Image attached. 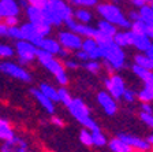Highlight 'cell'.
Listing matches in <instances>:
<instances>
[{
  "mask_svg": "<svg viewBox=\"0 0 153 152\" xmlns=\"http://www.w3.org/2000/svg\"><path fill=\"white\" fill-rule=\"evenodd\" d=\"M42 13L47 19V22L53 26H60L66 22L67 19L73 18V7L67 3L66 0H48Z\"/></svg>",
  "mask_w": 153,
  "mask_h": 152,
  "instance_id": "obj_1",
  "label": "cell"
},
{
  "mask_svg": "<svg viewBox=\"0 0 153 152\" xmlns=\"http://www.w3.org/2000/svg\"><path fill=\"white\" fill-rule=\"evenodd\" d=\"M96 10H97V14L101 16V19L115 25L116 28H122V29L130 28V21L127 19V15L123 13V10L116 3L102 1V3H99L96 6Z\"/></svg>",
  "mask_w": 153,
  "mask_h": 152,
  "instance_id": "obj_2",
  "label": "cell"
},
{
  "mask_svg": "<svg viewBox=\"0 0 153 152\" xmlns=\"http://www.w3.org/2000/svg\"><path fill=\"white\" fill-rule=\"evenodd\" d=\"M36 60H38V63L55 77L56 82L60 86H66L68 84V76H67V71L63 66V62L57 56H53V55L38 49Z\"/></svg>",
  "mask_w": 153,
  "mask_h": 152,
  "instance_id": "obj_3",
  "label": "cell"
},
{
  "mask_svg": "<svg viewBox=\"0 0 153 152\" xmlns=\"http://www.w3.org/2000/svg\"><path fill=\"white\" fill-rule=\"evenodd\" d=\"M101 49V59L104 60L105 69L108 70V73L112 74L114 71L122 70L126 64V54L124 49L115 44L114 41L104 44L100 47Z\"/></svg>",
  "mask_w": 153,
  "mask_h": 152,
  "instance_id": "obj_4",
  "label": "cell"
},
{
  "mask_svg": "<svg viewBox=\"0 0 153 152\" xmlns=\"http://www.w3.org/2000/svg\"><path fill=\"white\" fill-rule=\"evenodd\" d=\"M68 111H70L71 117L78 122L79 125H82L83 129H88V130H96L99 129V125L96 124V121L92 118L90 115V110L88 107L85 101L79 97H73L71 103L67 106Z\"/></svg>",
  "mask_w": 153,
  "mask_h": 152,
  "instance_id": "obj_5",
  "label": "cell"
},
{
  "mask_svg": "<svg viewBox=\"0 0 153 152\" xmlns=\"http://www.w3.org/2000/svg\"><path fill=\"white\" fill-rule=\"evenodd\" d=\"M14 51H15V55L18 56V63L21 66H29L37 58L38 48L26 40H19V41H15Z\"/></svg>",
  "mask_w": 153,
  "mask_h": 152,
  "instance_id": "obj_6",
  "label": "cell"
},
{
  "mask_svg": "<svg viewBox=\"0 0 153 152\" xmlns=\"http://www.w3.org/2000/svg\"><path fill=\"white\" fill-rule=\"evenodd\" d=\"M0 73L6 74V76L11 77L14 79L22 81V82H30L32 81V74L29 73V70L26 67L21 66L16 62H11V60H3L0 62Z\"/></svg>",
  "mask_w": 153,
  "mask_h": 152,
  "instance_id": "obj_7",
  "label": "cell"
},
{
  "mask_svg": "<svg viewBox=\"0 0 153 152\" xmlns=\"http://www.w3.org/2000/svg\"><path fill=\"white\" fill-rule=\"evenodd\" d=\"M56 40L59 41V44L63 49L68 51V52H76L78 49H81L83 38L81 36L75 34V33L70 32V30H60L57 33Z\"/></svg>",
  "mask_w": 153,
  "mask_h": 152,
  "instance_id": "obj_8",
  "label": "cell"
},
{
  "mask_svg": "<svg viewBox=\"0 0 153 152\" xmlns=\"http://www.w3.org/2000/svg\"><path fill=\"white\" fill-rule=\"evenodd\" d=\"M104 86L107 88V92H108L114 99H116V100L122 97L124 89L127 88L123 77L116 74V73L109 74V76L104 79Z\"/></svg>",
  "mask_w": 153,
  "mask_h": 152,
  "instance_id": "obj_9",
  "label": "cell"
},
{
  "mask_svg": "<svg viewBox=\"0 0 153 152\" xmlns=\"http://www.w3.org/2000/svg\"><path fill=\"white\" fill-rule=\"evenodd\" d=\"M30 151V145L26 139L21 136H14L13 139L3 141V144L0 145V152H29Z\"/></svg>",
  "mask_w": 153,
  "mask_h": 152,
  "instance_id": "obj_10",
  "label": "cell"
},
{
  "mask_svg": "<svg viewBox=\"0 0 153 152\" xmlns=\"http://www.w3.org/2000/svg\"><path fill=\"white\" fill-rule=\"evenodd\" d=\"M64 25H66L67 30H70V32L81 36L82 38L94 37V34H96V28H93L92 25H85V23L76 22L74 18L67 19L66 22H64Z\"/></svg>",
  "mask_w": 153,
  "mask_h": 152,
  "instance_id": "obj_11",
  "label": "cell"
},
{
  "mask_svg": "<svg viewBox=\"0 0 153 152\" xmlns=\"http://www.w3.org/2000/svg\"><path fill=\"white\" fill-rule=\"evenodd\" d=\"M97 103L107 115H115L118 112V100L114 99L107 91L97 93Z\"/></svg>",
  "mask_w": 153,
  "mask_h": 152,
  "instance_id": "obj_12",
  "label": "cell"
},
{
  "mask_svg": "<svg viewBox=\"0 0 153 152\" xmlns=\"http://www.w3.org/2000/svg\"><path fill=\"white\" fill-rule=\"evenodd\" d=\"M19 28H21V32H22L23 40L32 43V44H34L37 47L38 43L41 41V38H42L41 33L38 32L37 26L30 22H23L22 25H19Z\"/></svg>",
  "mask_w": 153,
  "mask_h": 152,
  "instance_id": "obj_13",
  "label": "cell"
},
{
  "mask_svg": "<svg viewBox=\"0 0 153 152\" xmlns=\"http://www.w3.org/2000/svg\"><path fill=\"white\" fill-rule=\"evenodd\" d=\"M118 137L120 140H123L124 143H127L133 149H137V151H141V152L150 151V145L145 139H141V137L133 136V134H127V133H122V134H119Z\"/></svg>",
  "mask_w": 153,
  "mask_h": 152,
  "instance_id": "obj_14",
  "label": "cell"
},
{
  "mask_svg": "<svg viewBox=\"0 0 153 152\" xmlns=\"http://www.w3.org/2000/svg\"><path fill=\"white\" fill-rule=\"evenodd\" d=\"M21 6L18 0H0V19L8 16H19Z\"/></svg>",
  "mask_w": 153,
  "mask_h": 152,
  "instance_id": "obj_15",
  "label": "cell"
},
{
  "mask_svg": "<svg viewBox=\"0 0 153 152\" xmlns=\"http://www.w3.org/2000/svg\"><path fill=\"white\" fill-rule=\"evenodd\" d=\"M81 49L88 54L89 59H94V60H100L101 59V49H100L99 44L96 43V40L93 37H86L82 40V45Z\"/></svg>",
  "mask_w": 153,
  "mask_h": 152,
  "instance_id": "obj_16",
  "label": "cell"
},
{
  "mask_svg": "<svg viewBox=\"0 0 153 152\" xmlns=\"http://www.w3.org/2000/svg\"><path fill=\"white\" fill-rule=\"evenodd\" d=\"M37 48L40 51L47 52V54L53 55V56H59V54H60V51H62V47H60V44H59V41H57L56 38L49 37V36L42 37L41 41L38 43Z\"/></svg>",
  "mask_w": 153,
  "mask_h": 152,
  "instance_id": "obj_17",
  "label": "cell"
},
{
  "mask_svg": "<svg viewBox=\"0 0 153 152\" xmlns=\"http://www.w3.org/2000/svg\"><path fill=\"white\" fill-rule=\"evenodd\" d=\"M30 92H32V96L36 99V101H37L38 104L41 106L45 112H48V114H55V108H56L55 107V103L52 100H49L45 95H42V93L40 92V89L33 88Z\"/></svg>",
  "mask_w": 153,
  "mask_h": 152,
  "instance_id": "obj_18",
  "label": "cell"
},
{
  "mask_svg": "<svg viewBox=\"0 0 153 152\" xmlns=\"http://www.w3.org/2000/svg\"><path fill=\"white\" fill-rule=\"evenodd\" d=\"M25 14H26V18H27V22L33 23V25H36V26L47 22V19H45L44 13H42L41 8L27 6V7L25 8ZM47 23H48V22H47Z\"/></svg>",
  "mask_w": 153,
  "mask_h": 152,
  "instance_id": "obj_19",
  "label": "cell"
},
{
  "mask_svg": "<svg viewBox=\"0 0 153 152\" xmlns=\"http://www.w3.org/2000/svg\"><path fill=\"white\" fill-rule=\"evenodd\" d=\"M152 40H150L148 36L145 34H140V33H133L131 32V47H134L138 52H145L148 48L152 44Z\"/></svg>",
  "mask_w": 153,
  "mask_h": 152,
  "instance_id": "obj_20",
  "label": "cell"
},
{
  "mask_svg": "<svg viewBox=\"0 0 153 152\" xmlns=\"http://www.w3.org/2000/svg\"><path fill=\"white\" fill-rule=\"evenodd\" d=\"M112 41L120 48H127L131 47V30L130 29H123V30H118L112 37Z\"/></svg>",
  "mask_w": 153,
  "mask_h": 152,
  "instance_id": "obj_21",
  "label": "cell"
},
{
  "mask_svg": "<svg viewBox=\"0 0 153 152\" xmlns=\"http://www.w3.org/2000/svg\"><path fill=\"white\" fill-rule=\"evenodd\" d=\"M73 18L79 23L90 25V22L93 21V13L89 8H74L73 10Z\"/></svg>",
  "mask_w": 153,
  "mask_h": 152,
  "instance_id": "obj_22",
  "label": "cell"
},
{
  "mask_svg": "<svg viewBox=\"0 0 153 152\" xmlns=\"http://www.w3.org/2000/svg\"><path fill=\"white\" fill-rule=\"evenodd\" d=\"M15 136V132H14V127L11 125V122L4 118H0V141H7V140L13 139Z\"/></svg>",
  "mask_w": 153,
  "mask_h": 152,
  "instance_id": "obj_23",
  "label": "cell"
},
{
  "mask_svg": "<svg viewBox=\"0 0 153 152\" xmlns=\"http://www.w3.org/2000/svg\"><path fill=\"white\" fill-rule=\"evenodd\" d=\"M107 145L112 152H134V149L119 137H114L112 140H108Z\"/></svg>",
  "mask_w": 153,
  "mask_h": 152,
  "instance_id": "obj_24",
  "label": "cell"
},
{
  "mask_svg": "<svg viewBox=\"0 0 153 152\" xmlns=\"http://www.w3.org/2000/svg\"><path fill=\"white\" fill-rule=\"evenodd\" d=\"M137 99L141 103H152L153 101V79L143 84V88L137 93Z\"/></svg>",
  "mask_w": 153,
  "mask_h": 152,
  "instance_id": "obj_25",
  "label": "cell"
},
{
  "mask_svg": "<svg viewBox=\"0 0 153 152\" xmlns=\"http://www.w3.org/2000/svg\"><path fill=\"white\" fill-rule=\"evenodd\" d=\"M131 71H133L134 76L138 77V78H140L143 84L149 82V81H152V79H153V70L143 69V67H141V66L133 64V66H131Z\"/></svg>",
  "mask_w": 153,
  "mask_h": 152,
  "instance_id": "obj_26",
  "label": "cell"
},
{
  "mask_svg": "<svg viewBox=\"0 0 153 152\" xmlns=\"http://www.w3.org/2000/svg\"><path fill=\"white\" fill-rule=\"evenodd\" d=\"M96 30H97L99 33L105 34V36L114 37V34L118 32V28H116L115 25H112V23L104 21V19H100L99 22H97V28H96Z\"/></svg>",
  "mask_w": 153,
  "mask_h": 152,
  "instance_id": "obj_27",
  "label": "cell"
},
{
  "mask_svg": "<svg viewBox=\"0 0 153 152\" xmlns=\"http://www.w3.org/2000/svg\"><path fill=\"white\" fill-rule=\"evenodd\" d=\"M38 89L49 100H52L53 103H57V88H55L53 85H51V84H48V82H42V84H40V88Z\"/></svg>",
  "mask_w": 153,
  "mask_h": 152,
  "instance_id": "obj_28",
  "label": "cell"
},
{
  "mask_svg": "<svg viewBox=\"0 0 153 152\" xmlns=\"http://www.w3.org/2000/svg\"><path fill=\"white\" fill-rule=\"evenodd\" d=\"M138 15H140V21L148 23V25H153V8L150 4H145V6L138 8Z\"/></svg>",
  "mask_w": 153,
  "mask_h": 152,
  "instance_id": "obj_29",
  "label": "cell"
},
{
  "mask_svg": "<svg viewBox=\"0 0 153 152\" xmlns=\"http://www.w3.org/2000/svg\"><path fill=\"white\" fill-rule=\"evenodd\" d=\"M92 143L93 147H97V148H101V147H105L108 144V139L100 130V127L96 130H92Z\"/></svg>",
  "mask_w": 153,
  "mask_h": 152,
  "instance_id": "obj_30",
  "label": "cell"
},
{
  "mask_svg": "<svg viewBox=\"0 0 153 152\" xmlns=\"http://www.w3.org/2000/svg\"><path fill=\"white\" fill-rule=\"evenodd\" d=\"M134 64L137 66H141L143 69H149V70H153V62L143 54V52H140L134 56Z\"/></svg>",
  "mask_w": 153,
  "mask_h": 152,
  "instance_id": "obj_31",
  "label": "cell"
},
{
  "mask_svg": "<svg viewBox=\"0 0 153 152\" xmlns=\"http://www.w3.org/2000/svg\"><path fill=\"white\" fill-rule=\"evenodd\" d=\"M73 100V96H71L70 91L66 88V86H60V88H57V101L62 103L63 106H68Z\"/></svg>",
  "mask_w": 153,
  "mask_h": 152,
  "instance_id": "obj_32",
  "label": "cell"
},
{
  "mask_svg": "<svg viewBox=\"0 0 153 152\" xmlns=\"http://www.w3.org/2000/svg\"><path fill=\"white\" fill-rule=\"evenodd\" d=\"M100 1L99 0H68V4L75 8H92L96 7Z\"/></svg>",
  "mask_w": 153,
  "mask_h": 152,
  "instance_id": "obj_33",
  "label": "cell"
},
{
  "mask_svg": "<svg viewBox=\"0 0 153 152\" xmlns=\"http://www.w3.org/2000/svg\"><path fill=\"white\" fill-rule=\"evenodd\" d=\"M83 69L86 71H89L90 74H99L102 69V64L100 63V60H94V59H89L88 62L82 63Z\"/></svg>",
  "mask_w": 153,
  "mask_h": 152,
  "instance_id": "obj_34",
  "label": "cell"
},
{
  "mask_svg": "<svg viewBox=\"0 0 153 152\" xmlns=\"http://www.w3.org/2000/svg\"><path fill=\"white\" fill-rule=\"evenodd\" d=\"M79 141L85 147H93L92 143V132L88 129H82L79 132Z\"/></svg>",
  "mask_w": 153,
  "mask_h": 152,
  "instance_id": "obj_35",
  "label": "cell"
},
{
  "mask_svg": "<svg viewBox=\"0 0 153 152\" xmlns=\"http://www.w3.org/2000/svg\"><path fill=\"white\" fill-rule=\"evenodd\" d=\"M7 37H10L14 41H19V40H23L22 32H21V28L19 26H11V28L7 29Z\"/></svg>",
  "mask_w": 153,
  "mask_h": 152,
  "instance_id": "obj_36",
  "label": "cell"
},
{
  "mask_svg": "<svg viewBox=\"0 0 153 152\" xmlns=\"http://www.w3.org/2000/svg\"><path fill=\"white\" fill-rule=\"evenodd\" d=\"M120 99L122 100H124L126 103H134V100H137V92H135L134 89L126 88Z\"/></svg>",
  "mask_w": 153,
  "mask_h": 152,
  "instance_id": "obj_37",
  "label": "cell"
},
{
  "mask_svg": "<svg viewBox=\"0 0 153 152\" xmlns=\"http://www.w3.org/2000/svg\"><path fill=\"white\" fill-rule=\"evenodd\" d=\"M140 119L142 121V124H145V126H148L149 129H153V112H143V111H141Z\"/></svg>",
  "mask_w": 153,
  "mask_h": 152,
  "instance_id": "obj_38",
  "label": "cell"
},
{
  "mask_svg": "<svg viewBox=\"0 0 153 152\" xmlns=\"http://www.w3.org/2000/svg\"><path fill=\"white\" fill-rule=\"evenodd\" d=\"M14 54H15V51H14V47H11L10 44H3L1 45V52H0V58H3V59H10V58H13Z\"/></svg>",
  "mask_w": 153,
  "mask_h": 152,
  "instance_id": "obj_39",
  "label": "cell"
},
{
  "mask_svg": "<svg viewBox=\"0 0 153 152\" xmlns=\"http://www.w3.org/2000/svg\"><path fill=\"white\" fill-rule=\"evenodd\" d=\"M63 66L66 70H76L81 66V63L75 59V58H66L63 62Z\"/></svg>",
  "mask_w": 153,
  "mask_h": 152,
  "instance_id": "obj_40",
  "label": "cell"
},
{
  "mask_svg": "<svg viewBox=\"0 0 153 152\" xmlns=\"http://www.w3.org/2000/svg\"><path fill=\"white\" fill-rule=\"evenodd\" d=\"M3 22L7 28H11V26H19V16H8V18L3 19Z\"/></svg>",
  "mask_w": 153,
  "mask_h": 152,
  "instance_id": "obj_41",
  "label": "cell"
},
{
  "mask_svg": "<svg viewBox=\"0 0 153 152\" xmlns=\"http://www.w3.org/2000/svg\"><path fill=\"white\" fill-rule=\"evenodd\" d=\"M48 0H26L27 6L32 7H37V8H44Z\"/></svg>",
  "mask_w": 153,
  "mask_h": 152,
  "instance_id": "obj_42",
  "label": "cell"
},
{
  "mask_svg": "<svg viewBox=\"0 0 153 152\" xmlns=\"http://www.w3.org/2000/svg\"><path fill=\"white\" fill-rule=\"evenodd\" d=\"M75 59L78 60L79 63H85V62L89 60V56H88V54H85L82 49H78L75 52Z\"/></svg>",
  "mask_w": 153,
  "mask_h": 152,
  "instance_id": "obj_43",
  "label": "cell"
},
{
  "mask_svg": "<svg viewBox=\"0 0 153 152\" xmlns=\"http://www.w3.org/2000/svg\"><path fill=\"white\" fill-rule=\"evenodd\" d=\"M51 124L53 125V126H57V127H63L64 125V121L60 117H56V115H53V117L51 118Z\"/></svg>",
  "mask_w": 153,
  "mask_h": 152,
  "instance_id": "obj_44",
  "label": "cell"
},
{
  "mask_svg": "<svg viewBox=\"0 0 153 152\" xmlns=\"http://www.w3.org/2000/svg\"><path fill=\"white\" fill-rule=\"evenodd\" d=\"M152 1L153 0H131V3H133L135 7H138V8L142 7V6H145V4H150Z\"/></svg>",
  "mask_w": 153,
  "mask_h": 152,
  "instance_id": "obj_45",
  "label": "cell"
},
{
  "mask_svg": "<svg viewBox=\"0 0 153 152\" xmlns=\"http://www.w3.org/2000/svg\"><path fill=\"white\" fill-rule=\"evenodd\" d=\"M127 19L128 21H130V23L131 22H135V21H138V19H140V15H138V11H130V13H128V15H127Z\"/></svg>",
  "mask_w": 153,
  "mask_h": 152,
  "instance_id": "obj_46",
  "label": "cell"
},
{
  "mask_svg": "<svg viewBox=\"0 0 153 152\" xmlns=\"http://www.w3.org/2000/svg\"><path fill=\"white\" fill-rule=\"evenodd\" d=\"M141 111H143V112H153V106L150 103H142L141 104Z\"/></svg>",
  "mask_w": 153,
  "mask_h": 152,
  "instance_id": "obj_47",
  "label": "cell"
},
{
  "mask_svg": "<svg viewBox=\"0 0 153 152\" xmlns=\"http://www.w3.org/2000/svg\"><path fill=\"white\" fill-rule=\"evenodd\" d=\"M145 36H148L150 40H153V25H148L146 23V26H145Z\"/></svg>",
  "mask_w": 153,
  "mask_h": 152,
  "instance_id": "obj_48",
  "label": "cell"
},
{
  "mask_svg": "<svg viewBox=\"0 0 153 152\" xmlns=\"http://www.w3.org/2000/svg\"><path fill=\"white\" fill-rule=\"evenodd\" d=\"M7 26L4 25V22L0 21V37H7Z\"/></svg>",
  "mask_w": 153,
  "mask_h": 152,
  "instance_id": "obj_49",
  "label": "cell"
},
{
  "mask_svg": "<svg viewBox=\"0 0 153 152\" xmlns=\"http://www.w3.org/2000/svg\"><path fill=\"white\" fill-rule=\"evenodd\" d=\"M143 54L146 55V56L149 58V59H150V60H152V62H153V43H152V44H150V47L148 48V49L145 51Z\"/></svg>",
  "mask_w": 153,
  "mask_h": 152,
  "instance_id": "obj_50",
  "label": "cell"
},
{
  "mask_svg": "<svg viewBox=\"0 0 153 152\" xmlns=\"http://www.w3.org/2000/svg\"><path fill=\"white\" fill-rule=\"evenodd\" d=\"M146 141H148V143H149L150 148H153V134H149V136H148Z\"/></svg>",
  "mask_w": 153,
  "mask_h": 152,
  "instance_id": "obj_51",
  "label": "cell"
},
{
  "mask_svg": "<svg viewBox=\"0 0 153 152\" xmlns=\"http://www.w3.org/2000/svg\"><path fill=\"white\" fill-rule=\"evenodd\" d=\"M1 45H3V44H1V43H0V52H1Z\"/></svg>",
  "mask_w": 153,
  "mask_h": 152,
  "instance_id": "obj_52",
  "label": "cell"
},
{
  "mask_svg": "<svg viewBox=\"0 0 153 152\" xmlns=\"http://www.w3.org/2000/svg\"><path fill=\"white\" fill-rule=\"evenodd\" d=\"M150 7H152V8H153V1H152V3H150Z\"/></svg>",
  "mask_w": 153,
  "mask_h": 152,
  "instance_id": "obj_53",
  "label": "cell"
},
{
  "mask_svg": "<svg viewBox=\"0 0 153 152\" xmlns=\"http://www.w3.org/2000/svg\"><path fill=\"white\" fill-rule=\"evenodd\" d=\"M29 152H33V151H32V149H30V151H29Z\"/></svg>",
  "mask_w": 153,
  "mask_h": 152,
  "instance_id": "obj_54",
  "label": "cell"
},
{
  "mask_svg": "<svg viewBox=\"0 0 153 152\" xmlns=\"http://www.w3.org/2000/svg\"><path fill=\"white\" fill-rule=\"evenodd\" d=\"M0 21H1V19H0Z\"/></svg>",
  "mask_w": 153,
  "mask_h": 152,
  "instance_id": "obj_55",
  "label": "cell"
},
{
  "mask_svg": "<svg viewBox=\"0 0 153 152\" xmlns=\"http://www.w3.org/2000/svg\"><path fill=\"white\" fill-rule=\"evenodd\" d=\"M152 41H153V40H152Z\"/></svg>",
  "mask_w": 153,
  "mask_h": 152,
  "instance_id": "obj_56",
  "label": "cell"
}]
</instances>
